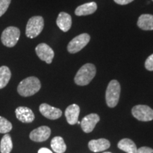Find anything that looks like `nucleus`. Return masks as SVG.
<instances>
[{"label": "nucleus", "mask_w": 153, "mask_h": 153, "mask_svg": "<svg viewBox=\"0 0 153 153\" xmlns=\"http://www.w3.org/2000/svg\"><path fill=\"white\" fill-rule=\"evenodd\" d=\"M41 84L36 76H29L23 79L17 87L18 93L22 97H30L41 89Z\"/></svg>", "instance_id": "1"}, {"label": "nucleus", "mask_w": 153, "mask_h": 153, "mask_svg": "<svg viewBox=\"0 0 153 153\" xmlns=\"http://www.w3.org/2000/svg\"><path fill=\"white\" fill-rule=\"evenodd\" d=\"M97 73L94 65L87 63L84 65L76 72L74 76V82L79 86H86L89 85L94 79Z\"/></svg>", "instance_id": "2"}, {"label": "nucleus", "mask_w": 153, "mask_h": 153, "mask_svg": "<svg viewBox=\"0 0 153 153\" xmlns=\"http://www.w3.org/2000/svg\"><path fill=\"white\" fill-rule=\"evenodd\" d=\"M120 85L117 80L113 79L108 83L106 91V101L107 106L114 108L118 104L120 98Z\"/></svg>", "instance_id": "3"}, {"label": "nucleus", "mask_w": 153, "mask_h": 153, "mask_svg": "<svg viewBox=\"0 0 153 153\" xmlns=\"http://www.w3.org/2000/svg\"><path fill=\"white\" fill-rule=\"evenodd\" d=\"M44 28V19L41 16H32L28 21L26 28V36L34 38L41 33Z\"/></svg>", "instance_id": "4"}, {"label": "nucleus", "mask_w": 153, "mask_h": 153, "mask_svg": "<svg viewBox=\"0 0 153 153\" xmlns=\"http://www.w3.org/2000/svg\"><path fill=\"white\" fill-rule=\"evenodd\" d=\"M20 30L15 26H9L3 30L1 36V43L8 48L14 47L20 38Z\"/></svg>", "instance_id": "5"}, {"label": "nucleus", "mask_w": 153, "mask_h": 153, "mask_svg": "<svg viewBox=\"0 0 153 153\" xmlns=\"http://www.w3.org/2000/svg\"><path fill=\"white\" fill-rule=\"evenodd\" d=\"M90 36L88 33H82L74 37L68 45V51L71 54L79 52L90 41Z\"/></svg>", "instance_id": "6"}, {"label": "nucleus", "mask_w": 153, "mask_h": 153, "mask_svg": "<svg viewBox=\"0 0 153 153\" xmlns=\"http://www.w3.org/2000/svg\"><path fill=\"white\" fill-rule=\"evenodd\" d=\"M132 114L140 121H150L153 120V110L146 105H137L132 108Z\"/></svg>", "instance_id": "7"}, {"label": "nucleus", "mask_w": 153, "mask_h": 153, "mask_svg": "<svg viewBox=\"0 0 153 153\" xmlns=\"http://www.w3.org/2000/svg\"><path fill=\"white\" fill-rule=\"evenodd\" d=\"M36 53L41 60L48 64H51L54 58L55 53L53 50L46 43H40L36 48Z\"/></svg>", "instance_id": "8"}, {"label": "nucleus", "mask_w": 153, "mask_h": 153, "mask_svg": "<svg viewBox=\"0 0 153 153\" xmlns=\"http://www.w3.org/2000/svg\"><path fill=\"white\" fill-rule=\"evenodd\" d=\"M51 128L48 126H41L34 129L30 133V139L35 142H44L49 138L51 135Z\"/></svg>", "instance_id": "9"}, {"label": "nucleus", "mask_w": 153, "mask_h": 153, "mask_svg": "<svg viewBox=\"0 0 153 153\" xmlns=\"http://www.w3.org/2000/svg\"><path fill=\"white\" fill-rule=\"evenodd\" d=\"M99 120H100V118L97 114H90L86 116L80 123L83 131L87 133H91L94 129L96 125L99 121Z\"/></svg>", "instance_id": "10"}, {"label": "nucleus", "mask_w": 153, "mask_h": 153, "mask_svg": "<svg viewBox=\"0 0 153 153\" xmlns=\"http://www.w3.org/2000/svg\"><path fill=\"white\" fill-rule=\"evenodd\" d=\"M17 119L22 123H29L33 122L35 119L33 112L28 107L19 106L15 111Z\"/></svg>", "instance_id": "11"}, {"label": "nucleus", "mask_w": 153, "mask_h": 153, "mask_svg": "<svg viewBox=\"0 0 153 153\" xmlns=\"http://www.w3.org/2000/svg\"><path fill=\"white\" fill-rule=\"evenodd\" d=\"M39 111L41 114L45 118L51 120H55L60 118L62 116V111L57 108H55L47 104H42L39 107Z\"/></svg>", "instance_id": "12"}, {"label": "nucleus", "mask_w": 153, "mask_h": 153, "mask_svg": "<svg viewBox=\"0 0 153 153\" xmlns=\"http://www.w3.org/2000/svg\"><path fill=\"white\" fill-rule=\"evenodd\" d=\"M56 24L61 30L63 32H68L72 26V17L68 13L62 11L58 14Z\"/></svg>", "instance_id": "13"}, {"label": "nucleus", "mask_w": 153, "mask_h": 153, "mask_svg": "<svg viewBox=\"0 0 153 153\" xmlns=\"http://www.w3.org/2000/svg\"><path fill=\"white\" fill-rule=\"evenodd\" d=\"M110 145L109 141L104 138L91 140L88 144L89 150L94 152H99L106 150L110 148Z\"/></svg>", "instance_id": "14"}, {"label": "nucleus", "mask_w": 153, "mask_h": 153, "mask_svg": "<svg viewBox=\"0 0 153 153\" xmlns=\"http://www.w3.org/2000/svg\"><path fill=\"white\" fill-rule=\"evenodd\" d=\"M79 112L80 108L79 106L76 104H72L66 108L65 115L67 121L70 125H74L76 123L78 118H79Z\"/></svg>", "instance_id": "15"}, {"label": "nucleus", "mask_w": 153, "mask_h": 153, "mask_svg": "<svg viewBox=\"0 0 153 153\" xmlns=\"http://www.w3.org/2000/svg\"><path fill=\"white\" fill-rule=\"evenodd\" d=\"M97 4L96 2H88L84 4H82L76 7L74 11V14L77 16H87V15L92 14L97 11Z\"/></svg>", "instance_id": "16"}, {"label": "nucleus", "mask_w": 153, "mask_h": 153, "mask_svg": "<svg viewBox=\"0 0 153 153\" xmlns=\"http://www.w3.org/2000/svg\"><path fill=\"white\" fill-rule=\"evenodd\" d=\"M137 26L144 30H153V15L142 14L139 17L137 22Z\"/></svg>", "instance_id": "17"}, {"label": "nucleus", "mask_w": 153, "mask_h": 153, "mask_svg": "<svg viewBox=\"0 0 153 153\" xmlns=\"http://www.w3.org/2000/svg\"><path fill=\"white\" fill-rule=\"evenodd\" d=\"M118 148L126 153H136L137 147L133 140L128 138H124L118 143Z\"/></svg>", "instance_id": "18"}, {"label": "nucleus", "mask_w": 153, "mask_h": 153, "mask_svg": "<svg viewBox=\"0 0 153 153\" xmlns=\"http://www.w3.org/2000/svg\"><path fill=\"white\" fill-rule=\"evenodd\" d=\"M51 148L56 153H64L66 151L67 147L64 140L62 137L56 136L51 140Z\"/></svg>", "instance_id": "19"}, {"label": "nucleus", "mask_w": 153, "mask_h": 153, "mask_svg": "<svg viewBox=\"0 0 153 153\" xmlns=\"http://www.w3.org/2000/svg\"><path fill=\"white\" fill-rule=\"evenodd\" d=\"M11 76V73L8 67L1 66L0 68V89H3L8 85Z\"/></svg>", "instance_id": "20"}, {"label": "nucleus", "mask_w": 153, "mask_h": 153, "mask_svg": "<svg viewBox=\"0 0 153 153\" xmlns=\"http://www.w3.org/2000/svg\"><path fill=\"white\" fill-rule=\"evenodd\" d=\"M13 148L12 140L9 134L6 133L1 140L0 143V152L1 153H10Z\"/></svg>", "instance_id": "21"}, {"label": "nucleus", "mask_w": 153, "mask_h": 153, "mask_svg": "<svg viewBox=\"0 0 153 153\" xmlns=\"http://www.w3.org/2000/svg\"><path fill=\"white\" fill-rule=\"evenodd\" d=\"M12 129V124L5 118L0 116V133H7Z\"/></svg>", "instance_id": "22"}, {"label": "nucleus", "mask_w": 153, "mask_h": 153, "mask_svg": "<svg viewBox=\"0 0 153 153\" xmlns=\"http://www.w3.org/2000/svg\"><path fill=\"white\" fill-rule=\"evenodd\" d=\"M11 0H0V17L5 14L10 5Z\"/></svg>", "instance_id": "23"}, {"label": "nucleus", "mask_w": 153, "mask_h": 153, "mask_svg": "<svg viewBox=\"0 0 153 153\" xmlns=\"http://www.w3.org/2000/svg\"><path fill=\"white\" fill-rule=\"evenodd\" d=\"M145 67L149 71H153V54L150 55L145 60Z\"/></svg>", "instance_id": "24"}, {"label": "nucleus", "mask_w": 153, "mask_h": 153, "mask_svg": "<svg viewBox=\"0 0 153 153\" xmlns=\"http://www.w3.org/2000/svg\"><path fill=\"white\" fill-rule=\"evenodd\" d=\"M136 153H153V149L148 147H142L137 150Z\"/></svg>", "instance_id": "25"}, {"label": "nucleus", "mask_w": 153, "mask_h": 153, "mask_svg": "<svg viewBox=\"0 0 153 153\" xmlns=\"http://www.w3.org/2000/svg\"><path fill=\"white\" fill-rule=\"evenodd\" d=\"M114 1L119 5H126L131 3L134 0H114Z\"/></svg>", "instance_id": "26"}, {"label": "nucleus", "mask_w": 153, "mask_h": 153, "mask_svg": "<svg viewBox=\"0 0 153 153\" xmlns=\"http://www.w3.org/2000/svg\"><path fill=\"white\" fill-rule=\"evenodd\" d=\"M38 153H53V152L52 151L50 150L49 149L43 148H41L39 150H38Z\"/></svg>", "instance_id": "27"}, {"label": "nucleus", "mask_w": 153, "mask_h": 153, "mask_svg": "<svg viewBox=\"0 0 153 153\" xmlns=\"http://www.w3.org/2000/svg\"><path fill=\"white\" fill-rule=\"evenodd\" d=\"M104 153H111V152H104Z\"/></svg>", "instance_id": "28"}, {"label": "nucleus", "mask_w": 153, "mask_h": 153, "mask_svg": "<svg viewBox=\"0 0 153 153\" xmlns=\"http://www.w3.org/2000/svg\"><path fill=\"white\" fill-rule=\"evenodd\" d=\"M152 1H153V0H152Z\"/></svg>", "instance_id": "29"}]
</instances>
